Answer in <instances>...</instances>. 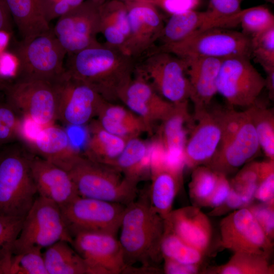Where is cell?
I'll return each instance as SVG.
<instances>
[{"label": "cell", "instance_id": "9", "mask_svg": "<svg viewBox=\"0 0 274 274\" xmlns=\"http://www.w3.org/2000/svg\"><path fill=\"white\" fill-rule=\"evenodd\" d=\"M60 208L67 229L73 238L75 234L83 232L116 236L126 206L79 196Z\"/></svg>", "mask_w": 274, "mask_h": 274}, {"label": "cell", "instance_id": "3", "mask_svg": "<svg viewBox=\"0 0 274 274\" xmlns=\"http://www.w3.org/2000/svg\"><path fill=\"white\" fill-rule=\"evenodd\" d=\"M31 155L20 141L0 146V215L24 218L33 203Z\"/></svg>", "mask_w": 274, "mask_h": 274}, {"label": "cell", "instance_id": "45", "mask_svg": "<svg viewBox=\"0 0 274 274\" xmlns=\"http://www.w3.org/2000/svg\"><path fill=\"white\" fill-rule=\"evenodd\" d=\"M231 107H229V109L221 111L222 139L220 145L232 138L239 130L248 117L246 110L238 112Z\"/></svg>", "mask_w": 274, "mask_h": 274}, {"label": "cell", "instance_id": "56", "mask_svg": "<svg viewBox=\"0 0 274 274\" xmlns=\"http://www.w3.org/2000/svg\"><path fill=\"white\" fill-rule=\"evenodd\" d=\"M124 3H128L134 1H150L151 0H120Z\"/></svg>", "mask_w": 274, "mask_h": 274}, {"label": "cell", "instance_id": "55", "mask_svg": "<svg viewBox=\"0 0 274 274\" xmlns=\"http://www.w3.org/2000/svg\"><path fill=\"white\" fill-rule=\"evenodd\" d=\"M8 82L0 77V91H4Z\"/></svg>", "mask_w": 274, "mask_h": 274}, {"label": "cell", "instance_id": "16", "mask_svg": "<svg viewBox=\"0 0 274 274\" xmlns=\"http://www.w3.org/2000/svg\"><path fill=\"white\" fill-rule=\"evenodd\" d=\"M125 3L129 26L125 53L135 60L153 49L164 23L157 7L152 3L139 1Z\"/></svg>", "mask_w": 274, "mask_h": 274}, {"label": "cell", "instance_id": "49", "mask_svg": "<svg viewBox=\"0 0 274 274\" xmlns=\"http://www.w3.org/2000/svg\"><path fill=\"white\" fill-rule=\"evenodd\" d=\"M39 2L43 15L49 23L72 10L66 0H39Z\"/></svg>", "mask_w": 274, "mask_h": 274}, {"label": "cell", "instance_id": "32", "mask_svg": "<svg viewBox=\"0 0 274 274\" xmlns=\"http://www.w3.org/2000/svg\"><path fill=\"white\" fill-rule=\"evenodd\" d=\"M70 245L60 240L46 248L43 256L48 274H87L84 260Z\"/></svg>", "mask_w": 274, "mask_h": 274}, {"label": "cell", "instance_id": "34", "mask_svg": "<svg viewBox=\"0 0 274 274\" xmlns=\"http://www.w3.org/2000/svg\"><path fill=\"white\" fill-rule=\"evenodd\" d=\"M258 99L246 111L254 126L260 148L269 159L274 160L273 112Z\"/></svg>", "mask_w": 274, "mask_h": 274}, {"label": "cell", "instance_id": "7", "mask_svg": "<svg viewBox=\"0 0 274 274\" xmlns=\"http://www.w3.org/2000/svg\"><path fill=\"white\" fill-rule=\"evenodd\" d=\"M156 50L172 53L181 59L251 57V39L241 31L230 28L211 27L199 31L180 43L158 47Z\"/></svg>", "mask_w": 274, "mask_h": 274}, {"label": "cell", "instance_id": "37", "mask_svg": "<svg viewBox=\"0 0 274 274\" xmlns=\"http://www.w3.org/2000/svg\"><path fill=\"white\" fill-rule=\"evenodd\" d=\"M24 218L0 215V273H9L13 245Z\"/></svg>", "mask_w": 274, "mask_h": 274}, {"label": "cell", "instance_id": "20", "mask_svg": "<svg viewBox=\"0 0 274 274\" xmlns=\"http://www.w3.org/2000/svg\"><path fill=\"white\" fill-rule=\"evenodd\" d=\"M247 114V119L237 132L230 140L220 145L212 159L206 165L218 174L227 176L235 172L259 151L256 131Z\"/></svg>", "mask_w": 274, "mask_h": 274}, {"label": "cell", "instance_id": "40", "mask_svg": "<svg viewBox=\"0 0 274 274\" xmlns=\"http://www.w3.org/2000/svg\"><path fill=\"white\" fill-rule=\"evenodd\" d=\"M23 118L6 100L0 99V146L21 141Z\"/></svg>", "mask_w": 274, "mask_h": 274}, {"label": "cell", "instance_id": "26", "mask_svg": "<svg viewBox=\"0 0 274 274\" xmlns=\"http://www.w3.org/2000/svg\"><path fill=\"white\" fill-rule=\"evenodd\" d=\"M151 183L148 190L150 203L164 219L173 210V206L182 183V176L165 165L152 166Z\"/></svg>", "mask_w": 274, "mask_h": 274}, {"label": "cell", "instance_id": "50", "mask_svg": "<svg viewBox=\"0 0 274 274\" xmlns=\"http://www.w3.org/2000/svg\"><path fill=\"white\" fill-rule=\"evenodd\" d=\"M230 189V182L228 180L227 176L219 174L216 187L207 207L214 209L221 206L226 199Z\"/></svg>", "mask_w": 274, "mask_h": 274}, {"label": "cell", "instance_id": "18", "mask_svg": "<svg viewBox=\"0 0 274 274\" xmlns=\"http://www.w3.org/2000/svg\"><path fill=\"white\" fill-rule=\"evenodd\" d=\"M221 113L208 108L195 119L197 123L190 131L184 152L188 168L207 165L217 152L222 139Z\"/></svg>", "mask_w": 274, "mask_h": 274}, {"label": "cell", "instance_id": "41", "mask_svg": "<svg viewBox=\"0 0 274 274\" xmlns=\"http://www.w3.org/2000/svg\"><path fill=\"white\" fill-rule=\"evenodd\" d=\"M259 162L246 164L230 182L231 187L241 195L246 207L254 199L259 181Z\"/></svg>", "mask_w": 274, "mask_h": 274}, {"label": "cell", "instance_id": "29", "mask_svg": "<svg viewBox=\"0 0 274 274\" xmlns=\"http://www.w3.org/2000/svg\"><path fill=\"white\" fill-rule=\"evenodd\" d=\"M87 125L89 135L83 154L92 160L110 165L121 153L128 140L108 131L96 119Z\"/></svg>", "mask_w": 274, "mask_h": 274}, {"label": "cell", "instance_id": "47", "mask_svg": "<svg viewBox=\"0 0 274 274\" xmlns=\"http://www.w3.org/2000/svg\"><path fill=\"white\" fill-rule=\"evenodd\" d=\"M201 0H151L156 7H159L166 12L172 15L195 10Z\"/></svg>", "mask_w": 274, "mask_h": 274}, {"label": "cell", "instance_id": "12", "mask_svg": "<svg viewBox=\"0 0 274 274\" xmlns=\"http://www.w3.org/2000/svg\"><path fill=\"white\" fill-rule=\"evenodd\" d=\"M250 58L238 56L222 60L217 90L229 107L248 108L257 100L265 88V79L251 63Z\"/></svg>", "mask_w": 274, "mask_h": 274}, {"label": "cell", "instance_id": "2", "mask_svg": "<svg viewBox=\"0 0 274 274\" xmlns=\"http://www.w3.org/2000/svg\"><path fill=\"white\" fill-rule=\"evenodd\" d=\"M164 229V220L152 208L148 189L126 206L119 238L125 271L135 263L145 269H155L153 265L163 260L160 243Z\"/></svg>", "mask_w": 274, "mask_h": 274}, {"label": "cell", "instance_id": "42", "mask_svg": "<svg viewBox=\"0 0 274 274\" xmlns=\"http://www.w3.org/2000/svg\"><path fill=\"white\" fill-rule=\"evenodd\" d=\"M9 273L48 274L42 250L33 249L21 253L13 254L11 259Z\"/></svg>", "mask_w": 274, "mask_h": 274}, {"label": "cell", "instance_id": "13", "mask_svg": "<svg viewBox=\"0 0 274 274\" xmlns=\"http://www.w3.org/2000/svg\"><path fill=\"white\" fill-rule=\"evenodd\" d=\"M101 5L87 0L58 18L52 30L66 54L100 44L96 36L100 33Z\"/></svg>", "mask_w": 274, "mask_h": 274}, {"label": "cell", "instance_id": "27", "mask_svg": "<svg viewBox=\"0 0 274 274\" xmlns=\"http://www.w3.org/2000/svg\"><path fill=\"white\" fill-rule=\"evenodd\" d=\"M100 33L106 40L105 44L125 53L129 32L125 3L120 0H107L100 6Z\"/></svg>", "mask_w": 274, "mask_h": 274}, {"label": "cell", "instance_id": "43", "mask_svg": "<svg viewBox=\"0 0 274 274\" xmlns=\"http://www.w3.org/2000/svg\"><path fill=\"white\" fill-rule=\"evenodd\" d=\"M265 71L274 68V27L251 39V58Z\"/></svg>", "mask_w": 274, "mask_h": 274}, {"label": "cell", "instance_id": "58", "mask_svg": "<svg viewBox=\"0 0 274 274\" xmlns=\"http://www.w3.org/2000/svg\"><path fill=\"white\" fill-rule=\"evenodd\" d=\"M265 1H267L268 2H270L271 3H273V2H274V0H265Z\"/></svg>", "mask_w": 274, "mask_h": 274}, {"label": "cell", "instance_id": "33", "mask_svg": "<svg viewBox=\"0 0 274 274\" xmlns=\"http://www.w3.org/2000/svg\"><path fill=\"white\" fill-rule=\"evenodd\" d=\"M269 257L247 252H235L224 264L210 269L209 273L215 274H273V266L269 264Z\"/></svg>", "mask_w": 274, "mask_h": 274}, {"label": "cell", "instance_id": "36", "mask_svg": "<svg viewBox=\"0 0 274 274\" xmlns=\"http://www.w3.org/2000/svg\"><path fill=\"white\" fill-rule=\"evenodd\" d=\"M192 169L188 186L190 198L193 205L207 207L216 187L219 174L205 165Z\"/></svg>", "mask_w": 274, "mask_h": 274}, {"label": "cell", "instance_id": "5", "mask_svg": "<svg viewBox=\"0 0 274 274\" xmlns=\"http://www.w3.org/2000/svg\"><path fill=\"white\" fill-rule=\"evenodd\" d=\"M73 239L64 222L60 207L39 196L24 218L22 228L13 248V254L49 247L55 243Z\"/></svg>", "mask_w": 274, "mask_h": 274}, {"label": "cell", "instance_id": "48", "mask_svg": "<svg viewBox=\"0 0 274 274\" xmlns=\"http://www.w3.org/2000/svg\"><path fill=\"white\" fill-rule=\"evenodd\" d=\"M19 69L18 58L13 51L7 50L0 54V77L7 81L15 79Z\"/></svg>", "mask_w": 274, "mask_h": 274}, {"label": "cell", "instance_id": "11", "mask_svg": "<svg viewBox=\"0 0 274 274\" xmlns=\"http://www.w3.org/2000/svg\"><path fill=\"white\" fill-rule=\"evenodd\" d=\"M57 97V121L69 126L88 124L107 101L86 83L66 71L52 83Z\"/></svg>", "mask_w": 274, "mask_h": 274}, {"label": "cell", "instance_id": "4", "mask_svg": "<svg viewBox=\"0 0 274 274\" xmlns=\"http://www.w3.org/2000/svg\"><path fill=\"white\" fill-rule=\"evenodd\" d=\"M81 197L128 205L139 195V183L113 167L80 153L67 170Z\"/></svg>", "mask_w": 274, "mask_h": 274}, {"label": "cell", "instance_id": "51", "mask_svg": "<svg viewBox=\"0 0 274 274\" xmlns=\"http://www.w3.org/2000/svg\"><path fill=\"white\" fill-rule=\"evenodd\" d=\"M163 271L166 274H195L198 273L201 264H186L163 259Z\"/></svg>", "mask_w": 274, "mask_h": 274}, {"label": "cell", "instance_id": "46", "mask_svg": "<svg viewBox=\"0 0 274 274\" xmlns=\"http://www.w3.org/2000/svg\"><path fill=\"white\" fill-rule=\"evenodd\" d=\"M247 208L267 236L272 241L274 237V203L251 204Z\"/></svg>", "mask_w": 274, "mask_h": 274}, {"label": "cell", "instance_id": "6", "mask_svg": "<svg viewBox=\"0 0 274 274\" xmlns=\"http://www.w3.org/2000/svg\"><path fill=\"white\" fill-rule=\"evenodd\" d=\"M143 57L135 63L134 74L142 77L159 95L173 105L188 102L190 85L182 59L156 50Z\"/></svg>", "mask_w": 274, "mask_h": 274}, {"label": "cell", "instance_id": "52", "mask_svg": "<svg viewBox=\"0 0 274 274\" xmlns=\"http://www.w3.org/2000/svg\"><path fill=\"white\" fill-rule=\"evenodd\" d=\"M11 16L5 0H0V30L12 33Z\"/></svg>", "mask_w": 274, "mask_h": 274}, {"label": "cell", "instance_id": "25", "mask_svg": "<svg viewBox=\"0 0 274 274\" xmlns=\"http://www.w3.org/2000/svg\"><path fill=\"white\" fill-rule=\"evenodd\" d=\"M100 126L111 133L128 140L144 132L152 133L145 121L127 107L106 101L96 117Z\"/></svg>", "mask_w": 274, "mask_h": 274}, {"label": "cell", "instance_id": "21", "mask_svg": "<svg viewBox=\"0 0 274 274\" xmlns=\"http://www.w3.org/2000/svg\"><path fill=\"white\" fill-rule=\"evenodd\" d=\"M30 167L39 196L54 201L60 207L79 196L67 170L33 153Z\"/></svg>", "mask_w": 274, "mask_h": 274}, {"label": "cell", "instance_id": "23", "mask_svg": "<svg viewBox=\"0 0 274 274\" xmlns=\"http://www.w3.org/2000/svg\"><path fill=\"white\" fill-rule=\"evenodd\" d=\"M190 85V100L193 104L195 120L206 111L217 93V79L222 60L206 57L182 59Z\"/></svg>", "mask_w": 274, "mask_h": 274}, {"label": "cell", "instance_id": "15", "mask_svg": "<svg viewBox=\"0 0 274 274\" xmlns=\"http://www.w3.org/2000/svg\"><path fill=\"white\" fill-rule=\"evenodd\" d=\"M72 247L84 260L87 274H119L126 266L121 244L116 235L83 232L73 237Z\"/></svg>", "mask_w": 274, "mask_h": 274}, {"label": "cell", "instance_id": "39", "mask_svg": "<svg viewBox=\"0 0 274 274\" xmlns=\"http://www.w3.org/2000/svg\"><path fill=\"white\" fill-rule=\"evenodd\" d=\"M244 0H210L206 11L211 27L230 28L238 25V16Z\"/></svg>", "mask_w": 274, "mask_h": 274}, {"label": "cell", "instance_id": "28", "mask_svg": "<svg viewBox=\"0 0 274 274\" xmlns=\"http://www.w3.org/2000/svg\"><path fill=\"white\" fill-rule=\"evenodd\" d=\"M22 40H28L51 28L42 11L39 0H5Z\"/></svg>", "mask_w": 274, "mask_h": 274}, {"label": "cell", "instance_id": "22", "mask_svg": "<svg viewBox=\"0 0 274 274\" xmlns=\"http://www.w3.org/2000/svg\"><path fill=\"white\" fill-rule=\"evenodd\" d=\"M165 229L206 253L210 245L212 227L208 216L194 205L172 210L164 219Z\"/></svg>", "mask_w": 274, "mask_h": 274}, {"label": "cell", "instance_id": "38", "mask_svg": "<svg viewBox=\"0 0 274 274\" xmlns=\"http://www.w3.org/2000/svg\"><path fill=\"white\" fill-rule=\"evenodd\" d=\"M242 32L250 39L274 27V15L263 6L242 10L238 16Z\"/></svg>", "mask_w": 274, "mask_h": 274}, {"label": "cell", "instance_id": "14", "mask_svg": "<svg viewBox=\"0 0 274 274\" xmlns=\"http://www.w3.org/2000/svg\"><path fill=\"white\" fill-rule=\"evenodd\" d=\"M220 243L224 249L269 257L273 242L247 207L235 210L220 221Z\"/></svg>", "mask_w": 274, "mask_h": 274}, {"label": "cell", "instance_id": "1", "mask_svg": "<svg viewBox=\"0 0 274 274\" xmlns=\"http://www.w3.org/2000/svg\"><path fill=\"white\" fill-rule=\"evenodd\" d=\"M68 55L66 71L92 87L106 100L116 103L121 90L132 78L135 60L106 44Z\"/></svg>", "mask_w": 274, "mask_h": 274}, {"label": "cell", "instance_id": "31", "mask_svg": "<svg viewBox=\"0 0 274 274\" xmlns=\"http://www.w3.org/2000/svg\"><path fill=\"white\" fill-rule=\"evenodd\" d=\"M149 155L148 144L139 137L133 138L127 141L121 153L109 165L126 178L139 183L144 173L150 169Z\"/></svg>", "mask_w": 274, "mask_h": 274}, {"label": "cell", "instance_id": "35", "mask_svg": "<svg viewBox=\"0 0 274 274\" xmlns=\"http://www.w3.org/2000/svg\"><path fill=\"white\" fill-rule=\"evenodd\" d=\"M160 252L163 259L186 264H201L204 255L165 229L160 243Z\"/></svg>", "mask_w": 274, "mask_h": 274}, {"label": "cell", "instance_id": "30", "mask_svg": "<svg viewBox=\"0 0 274 274\" xmlns=\"http://www.w3.org/2000/svg\"><path fill=\"white\" fill-rule=\"evenodd\" d=\"M209 16L207 12L195 10L170 15L164 24L159 40L162 47L180 43L199 31L207 28Z\"/></svg>", "mask_w": 274, "mask_h": 274}, {"label": "cell", "instance_id": "44", "mask_svg": "<svg viewBox=\"0 0 274 274\" xmlns=\"http://www.w3.org/2000/svg\"><path fill=\"white\" fill-rule=\"evenodd\" d=\"M259 181L254 198L262 203H274V160L259 162Z\"/></svg>", "mask_w": 274, "mask_h": 274}, {"label": "cell", "instance_id": "53", "mask_svg": "<svg viewBox=\"0 0 274 274\" xmlns=\"http://www.w3.org/2000/svg\"><path fill=\"white\" fill-rule=\"evenodd\" d=\"M265 87L268 92V96L271 100L274 97V68L265 71Z\"/></svg>", "mask_w": 274, "mask_h": 274}, {"label": "cell", "instance_id": "10", "mask_svg": "<svg viewBox=\"0 0 274 274\" xmlns=\"http://www.w3.org/2000/svg\"><path fill=\"white\" fill-rule=\"evenodd\" d=\"M3 91L6 100L23 118L42 127L57 121V97L52 83L16 79L8 83Z\"/></svg>", "mask_w": 274, "mask_h": 274}, {"label": "cell", "instance_id": "8", "mask_svg": "<svg viewBox=\"0 0 274 274\" xmlns=\"http://www.w3.org/2000/svg\"><path fill=\"white\" fill-rule=\"evenodd\" d=\"M13 51L19 62L16 79H38L53 83L65 71L63 60L67 54L52 28L30 39L22 40Z\"/></svg>", "mask_w": 274, "mask_h": 274}, {"label": "cell", "instance_id": "54", "mask_svg": "<svg viewBox=\"0 0 274 274\" xmlns=\"http://www.w3.org/2000/svg\"><path fill=\"white\" fill-rule=\"evenodd\" d=\"M12 32L0 30V54L7 50L11 39Z\"/></svg>", "mask_w": 274, "mask_h": 274}, {"label": "cell", "instance_id": "24", "mask_svg": "<svg viewBox=\"0 0 274 274\" xmlns=\"http://www.w3.org/2000/svg\"><path fill=\"white\" fill-rule=\"evenodd\" d=\"M23 143L33 154L66 170L80 153L73 146L67 131L55 123L43 127Z\"/></svg>", "mask_w": 274, "mask_h": 274}, {"label": "cell", "instance_id": "17", "mask_svg": "<svg viewBox=\"0 0 274 274\" xmlns=\"http://www.w3.org/2000/svg\"><path fill=\"white\" fill-rule=\"evenodd\" d=\"M188 105V102L174 105L157 131L156 142L165 151L166 166L179 173L183 172L185 165L184 152L187 133L194 125Z\"/></svg>", "mask_w": 274, "mask_h": 274}, {"label": "cell", "instance_id": "57", "mask_svg": "<svg viewBox=\"0 0 274 274\" xmlns=\"http://www.w3.org/2000/svg\"><path fill=\"white\" fill-rule=\"evenodd\" d=\"M92 1L97 4L101 5L107 0H92Z\"/></svg>", "mask_w": 274, "mask_h": 274}, {"label": "cell", "instance_id": "19", "mask_svg": "<svg viewBox=\"0 0 274 274\" xmlns=\"http://www.w3.org/2000/svg\"><path fill=\"white\" fill-rule=\"evenodd\" d=\"M118 99L145 121L152 134L154 125L163 120L174 107L145 79L135 74L120 92Z\"/></svg>", "mask_w": 274, "mask_h": 274}]
</instances>
